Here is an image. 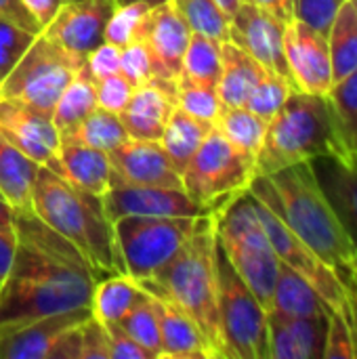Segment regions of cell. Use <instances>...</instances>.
<instances>
[{
	"label": "cell",
	"mask_w": 357,
	"mask_h": 359,
	"mask_svg": "<svg viewBox=\"0 0 357 359\" xmlns=\"http://www.w3.org/2000/svg\"><path fill=\"white\" fill-rule=\"evenodd\" d=\"M217 242L231 267L246 282L263 309L269 313L274 303V288L280 269V259L255 212L248 189L215 212Z\"/></svg>",
	"instance_id": "obj_6"
},
{
	"label": "cell",
	"mask_w": 357,
	"mask_h": 359,
	"mask_svg": "<svg viewBox=\"0 0 357 359\" xmlns=\"http://www.w3.org/2000/svg\"><path fill=\"white\" fill-rule=\"evenodd\" d=\"M267 124L269 120L252 114L246 107H223L219 118L215 120V126L231 143V147L255 164L267 135Z\"/></svg>",
	"instance_id": "obj_30"
},
{
	"label": "cell",
	"mask_w": 357,
	"mask_h": 359,
	"mask_svg": "<svg viewBox=\"0 0 357 359\" xmlns=\"http://www.w3.org/2000/svg\"><path fill=\"white\" fill-rule=\"evenodd\" d=\"M284 27L286 23L271 13L242 2L229 19V40L246 50L263 69L286 78L295 86L284 50Z\"/></svg>",
	"instance_id": "obj_12"
},
{
	"label": "cell",
	"mask_w": 357,
	"mask_h": 359,
	"mask_svg": "<svg viewBox=\"0 0 357 359\" xmlns=\"http://www.w3.org/2000/svg\"><path fill=\"white\" fill-rule=\"evenodd\" d=\"M107 156L112 170L124 181L183 189L181 172L173 166L160 141L128 137L120 147L112 149Z\"/></svg>",
	"instance_id": "obj_17"
},
{
	"label": "cell",
	"mask_w": 357,
	"mask_h": 359,
	"mask_svg": "<svg viewBox=\"0 0 357 359\" xmlns=\"http://www.w3.org/2000/svg\"><path fill=\"white\" fill-rule=\"evenodd\" d=\"M82 65L84 57L63 50L40 32L0 82V97L53 116L59 95Z\"/></svg>",
	"instance_id": "obj_9"
},
{
	"label": "cell",
	"mask_w": 357,
	"mask_h": 359,
	"mask_svg": "<svg viewBox=\"0 0 357 359\" xmlns=\"http://www.w3.org/2000/svg\"><path fill=\"white\" fill-rule=\"evenodd\" d=\"M32 208L38 219L80 250L97 282L124 273L114 223L105 217L99 196L74 187L46 166H38L32 187Z\"/></svg>",
	"instance_id": "obj_4"
},
{
	"label": "cell",
	"mask_w": 357,
	"mask_h": 359,
	"mask_svg": "<svg viewBox=\"0 0 357 359\" xmlns=\"http://www.w3.org/2000/svg\"><path fill=\"white\" fill-rule=\"evenodd\" d=\"M248 191L271 208L345 284L357 303V250L326 200L309 162L257 175Z\"/></svg>",
	"instance_id": "obj_2"
},
{
	"label": "cell",
	"mask_w": 357,
	"mask_h": 359,
	"mask_svg": "<svg viewBox=\"0 0 357 359\" xmlns=\"http://www.w3.org/2000/svg\"><path fill=\"white\" fill-rule=\"evenodd\" d=\"M21 2L29 11V15L36 19V23L40 25V32L53 19V15L59 11V6L63 4V0H21Z\"/></svg>",
	"instance_id": "obj_50"
},
{
	"label": "cell",
	"mask_w": 357,
	"mask_h": 359,
	"mask_svg": "<svg viewBox=\"0 0 357 359\" xmlns=\"http://www.w3.org/2000/svg\"><path fill=\"white\" fill-rule=\"evenodd\" d=\"M284 50L295 88L326 97L335 84L328 38L311 25L292 19L284 27Z\"/></svg>",
	"instance_id": "obj_13"
},
{
	"label": "cell",
	"mask_w": 357,
	"mask_h": 359,
	"mask_svg": "<svg viewBox=\"0 0 357 359\" xmlns=\"http://www.w3.org/2000/svg\"><path fill=\"white\" fill-rule=\"evenodd\" d=\"M219 324L225 359H269L267 311L217 242Z\"/></svg>",
	"instance_id": "obj_8"
},
{
	"label": "cell",
	"mask_w": 357,
	"mask_h": 359,
	"mask_svg": "<svg viewBox=\"0 0 357 359\" xmlns=\"http://www.w3.org/2000/svg\"><path fill=\"white\" fill-rule=\"evenodd\" d=\"M120 55H122V48L120 46L103 40L99 46H95L86 55L84 67L93 76V80H101V78L120 74Z\"/></svg>",
	"instance_id": "obj_45"
},
{
	"label": "cell",
	"mask_w": 357,
	"mask_h": 359,
	"mask_svg": "<svg viewBox=\"0 0 357 359\" xmlns=\"http://www.w3.org/2000/svg\"><path fill=\"white\" fill-rule=\"evenodd\" d=\"M324 359H357V347L353 332L343 316L328 311V332Z\"/></svg>",
	"instance_id": "obj_42"
},
{
	"label": "cell",
	"mask_w": 357,
	"mask_h": 359,
	"mask_svg": "<svg viewBox=\"0 0 357 359\" xmlns=\"http://www.w3.org/2000/svg\"><path fill=\"white\" fill-rule=\"evenodd\" d=\"M0 19L11 21L32 34H40V25L36 23V19L29 15V11L21 0H0Z\"/></svg>",
	"instance_id": "obj_48"
},
{
	"label": "cell",
	"mask_w": 357,
	"mask_h": 359,
	"mask_svg": "<svg viewBox=\"0 0 357 359\" xmlns=\"http://www.w3.org/2000/svg\"><path fill=\"white\" fill-rule=\"evenodd\" d=\"M143 288L139 282L128 278L126 273L103 278L95 284L93 299H90V311L97 322L103 326L107 324H120L122 318L133 309V305L143 297Z\"/></svg>",
	"instance_id": "obj_28"
},
{
	"label": "cell",
	"mask_w": 357,
	"mask_h": 359,
	"mask_svg": "<svg viewBox=\"0 0 357 359\" xmlns=\"http://www.w3.org/2000/svg\"><path fill=\"white\" fill-rule=\"evenodd\" d=\"M63 2H67V0H63ZM112 2H114V4H118V0H112Z\"/></svg>",
	"instance_id": "obj_56"
},
{
	"label": "cell",
	"mask_w": 357,
	"mask_h": 359,
	"mask_svg": "<svg viewBox=\"0 0 357 359\" xmlns=\"http://www.w3.org/2000/svg\"><path fill=\"white\" fill-rule=\"evenodd\" d=\"M15 248H17V236L15 229H4L0 227V286L4 284L8 269L13 265V257H15Z\"/></svg>",
	"instance_id": "obj_49"
},
{
	"label": "cell",
	"mask_w": 357,
	"mask_h": 359,
	"mask_svg": "<svg viewBox=\"0 0 357 359\" xmlns=\"http://www.w3.org/2000/svg\"><path fill=\"white\" fill-rule=\"evenodd\" d=\"M120 74L137 88L149 80H154V67L151 57L143 40L133 42L128 46H122L120 55Z\"/></svg>",
	"instance_id": "obj_41"
},
{
	"label": "cell",
	"mask_w": 357,
	"mask_h": 359,
	"mask_svg": "<svg viewBox=\"0 0 357 359\" xmlns=\"http://www.w3.org/2000/svg\"><path fill=\"white\" fill-rule=\"evenodd\" d=\"M191 32L204 34L219 44L229 40V17L217 0H173Z\"/></svg>",
	"instance_id": "obj_37"
},
{
	"label": "cell",
	"mask_w": 357,
	"mask_h": 359,
	"mask_svg": "<svg viewBox=\"0 0 357 359\" xmlns=\"http://www.w3.org/2000/svg\"><path fill=\"white\" fill-rule=\"evenodd\" d=\"M38 164L0 130V191L15 212H29Z\"/></svg>",
	"instance_id": "obj_25"
},
{
	"label": "cell",
	"mask_w": 357,
	"mask_h": 359,
	"mask_svg": "<svg viewBox=\"0 0 357 359\" xmlns=\"http://www.w3.org/2000/svg\"><path fill=\"white\" fill-rule=\"evenodd\" d=\"M149 294L168 299L185 311L202 334L210 359H225L219 324L217 219L202 215L177 255L149 280L139 282Z\"/></svg>",
	"instance_id": "obj_3"
},
{
	"label": "cell",
	"mask_w": 357,
	"mask_h": 359,
	"mask_svg": "<svg viewBox=\"0 0 357 359\" xmlns=\"http://www.w3.org/2000/svg\"><path fill=\"white\" fill-rule=\"evenodd\" d=\"M349 2H351V6H353V11H356V13H357V0H349Z\"/></svg>",
	"instance_id": "obj_55"
},
{
	"label": "cell",
	"mask_w": 357,
	"mask_h": 359,
	"mask_svg": "<svg viewBox=\"0 0 357 359\" xmlns=\"http://www.w3.org/2000/svg\"><path fill=\"white\" fill-rule=\"evenodd\" d=\"M80 359H109L105 326L93 316L80 326Z\"/></svg>",
	"instance_id": "obj_46"
},
{
	"label": "cell",
	"mask_w": 357,
	"mask_h": 359,
	"mask_svg": "<svg viewBox=\"0 0 357 359\" xmlns=\"http://www.w3.org/2000/svg\"><path fill=\"white\" fill-rule=\"evenodd\" d=\"M316 158L347 160L351 154L341 139L328 95L295 90L269 120L255 170L257 175H271Z\"/></svg>",
	"instance_id": "obj_5"
},
{
	"label": "cell",
	"mask_w": 357,
	"mask_h": 359,
	"mask_svg": "<svg viewBox=\"0 0 357 359\" xmlns=\"http://www.w3.org/2000/svg\"><path fill=\"white\" fill-rule=\"evenodd\" d=\"M177 105V82L149 80L137 88L120 114V120L133 139L160 141L166 120Z\"/></svg>",
	"instance_id": "obj_18"
},
{
	"label": "cell",
	"mask_w": 357,
	"mask_h": 359,
	"mask_svg": "<svg viewBox=\"0 0 357 359\" xmlns=\"http://www.w3.org/2000/svg\"><path fill=\"white\" fill-rule=\"evenodd\" d=\"M128 139V133L120 120V116L105 111L101 107L93 109L86 118L69 126L61 133V143L84 145L93 149H101L109 154L112 149L120 147Z\"/></svg>",
	"instance_id": "obj_29"
},
{
	"label": "cell",
	"mask_w": 357,
	"mask_h": 359,
	"mask_svg": "<svg viewBox=\"0 0 357 359\" xmlns=\"http://www.w3.org/2000/svg\"><path fill=\"white\" fill-rule=\"evenodd\" d=\"M328 101L347 151L357 156V69L332 84Z\"/></svg>",
	"instance_id": "obj_34"
},
{
	"label": "cell",
	"mask_w": 357,
	"mask_h": 359,
	"mask_svg": "<svg viewBox=\"0 0 357 359\" xmlns=\"http://www.w3.org/2000/svg\"><path fill=\"white\" fill-rule=\"evenodd\" d=\"M0 130L38 166L57 170L61 135L48 114L0 97Z\"/></svg>",
	"instance_id": "obj_15"
},
{
	"label": "cell",
	"mask_w": 357,
	"mask_h": 359,
	"mask_svg": "<svg viewBox=\"0 0 357 359\" xmlns=\"http://www.w3.org/2000/svg\"><path fill=\"white\" fill-rule=\"evenodd\" d=\"M189 38H191V29L181 17V13L177 11L173 0L149 8L143 42L151 57L154 78L177 82Z\"/></svg>",
	"instance_id": "obj_16"
},
{
	"label": "cell",
	"mask_w": 357,
	"mask_h": 359,
	"mask_svg": "<svg viewBox=\"0 0 357 359\" xmlns=\"http://www.w3.org/2000/svg\"><path fill=\"white\" fill-rule=\"evenodd\" d=\"M151 4L143 2V0H133V2H120L114 6L105 32H103V40L112 42L116 46H128L133 42L143 40V32H145V23H147V15H149Z\"/></svg>",
	"instance_id": "obj_35"
},
{
	"label": "cell",
	"mask_w": 357,
	"mask_h": 359,
	"mask_svg": "<svg viewBox=\"0 0 357 359\" xmlns=\"http://www.w3.org/2000/svg\"><path fill=\"white\" fill-rule=\"evenodd\" d=\"M107 345H109V359H154V355L143 349L120 324H107Z\"/></svg>",
	"instance_id": "obj_47"
},
{
	"label": "cell",
	"mask_w": 357,
	"mask_h": 359,
	"mask_svg": "<svg viewBox=\"0 0 357 359\" xmlns=\"http://www.w3.org/2000/svg\"><path fill=\"white\" fill-rule=\"evenodd\" d=\"M120 326L143 347L147 349L154 359H160L162 353V341H160V318L156 309V301L149 292H143V297L133 305V309L122 318Z\"/></svg>",
	"instance_id": "obj_36"
},
{
	"label": "cell",
	"mask_w": 357,
	"mask_h": 359,
	"mask_svg": "<svg viewBox=\"0 0 357 359\" xmlns=\"http://www.w3.org/2000/svg\"><path fill=\"white\" fill-rule=\"evenodd\" d=\"M271 311L288 318H322L328 316L330 309L301 273L280 261Z\"/></svg>",
	"instance_id": "obj_26"
},
{
	"label": "cell",
	"mask_w": 357,
	"mask_h": 359,
	"mask_svg": "<svg viewBox=\"0 0 357 359\" xmlns=\"http://www.w3.org/2000/svg\"><path fill=\"white\" fill-rule=\"evenodd\" d=\"M120 2H133V0H118V4ZM143 2H147V4H151V6H156V4H162V2H168V0H143Z\"/></svg>",
	"instance_id": "obj_54"
},
{
	"label": "cell",
	"mask_w": 357,
	"mask_h": 359,
	"mask_svg": "<svg viewBox=\"0 0 357 359\" xmlns=\"http://www.w3.org/2000/svg\"><path fill=\"white\" fill-rule=\"evenodd\" d=\"M55 172L61 175L74 187L101 198L109 187L112 164H109V156L101 149L61 143Z\"/></svg>",
	"instance_id": "obj_22"
},
{
	"label": "cell",
	"mask_w": 357,
	"mask_h": 359,
	"mask_svg": "<svg viewBox=\"0 0 357 359\" xmlns=\"http://www.w3.org/2000/svg\"><path fill=\"white\" fill-rule=\"evenodd\" d=\"M0 227L4 229H15V210L8 204V200L0 191Z\"/></svg>",
	"instance_id": "obj_52"
},
{
	"label": "cell",
	"mask_w": 357,
	"mask_h": 359,
	"mask_svg": "<svg viewBox=\"0 0 357 359\" xmlns=\"http://www.w3.org/2000/svg\"><path fill=\"white\" fill-rule=\"evenodd\" d=\"M17 248L0 286V337L42 318L90 307L97 278L61 233L29 212H15Z\"/></svg>",
	"instance_id": "obj_1"
},
{
	"label": "cell",
	"mask_w": 357,
	"mask_h": 359,
	"mask_svg": "<svg viewBox=\"0 0 357 359\" xmlns=\"http://www.w3.org/2000/svg\"><path fill=\"white\" fill-rule=\"evenodd\" d=\"M36 34L0 19V82L15 67L19 57L27 50Z\"/></svg>",
	"instance_id": "obj_40"
},
{
	"label": "cell",
	"mask_w": 357,
	"mask_h": 359,
	"mask_svg": "<svg viewBox=\"0 0 357 359\" xmlns=\"http://www.w3.org/2000/svg\"><path fill=\"white\" fill-rule=\"evenodd\" d=\"M255 177V162L234 149L217 126L210 128L181 172L185 194L208 215L223 210L242 196Z\"/></svg>",
	"instance_id": "obj_7"
},
{
	"label": "cell",
	"mask_w": 357,
	"mask_h": 359,
	"mask_svg": "<svg viewBox=\"0 0 357 359\" xmlns=\"http://www.w3.org/2000/svg\"><path fill=\"white\" fill-rule=\"evenodd\" d=\"M103 212L114 223L120 217H202L208 215L185 189L139 185L124 181L112 170L109 187L101 196Z\"/></svg>",
	"instance_id": "obj_11"
},
{
	"label": "cell",
	"mask_w": 357,
	"mask_h": 359,
	"mask_svg": "<svg viewBox=\"0 0 357 359\" xmlns=\"http://www.w3.org/2000/svg\"><path fill=\"white\" fill-rule=\"evenodd\" d=\"M179 76L217 88L221 76V44L204 34L191 32Z\"/></svg>",
	"instance_id": "obj_33"
},
{
	"label": "cell",
	"mask_w": 357,
	"mask_h": 359,
	"mask_svg": "<svg viewBox=\"0 0 357 359\" xmlns=\"http://www.w3.org/2000/svg\"><path fill=\"white\" fill-rule=\"evenodd\" d=\"M311 170L357 250V156L316 158Z\"/></svg>",
	"instance_id": "obj_21"
},
{
	"label": "cell",
	"mask_w": 357,
	"mask_h": 359,
	"mask_svg": "<svg viewBox=\"0 0 357 359\" xmlns=\"http://www.w3.org/2000/svg\"><path fill=\"white\" fill-rule=\"evenodd\" d=\"M328 46H330L332 76L335 82H339L357 69V13L349 0L341 4V8L332 19L328 32Z\"/></svg>",
	"instance_id": "obj_31"
},
{
	"label": "cell",
	"mask_w": 357,
	"mask_h": 359,
	"mask_svg": "<svg viewBox=\"0 0 357 359\" xmlns=\"http://www.w3.org/2000/svg\"><path fill=\"white\" fill-rule=\"evenodd\" d=\"M198 217H120L114 236L124 273L135 282L149 280L183 246Z\"/></svg>",
	"instance_id": "obj_10"
},
{
	"label": "cell",
	"mask_w": 357,
	"mask_h": 359,
	"mask_svg": "<svg viewBox=\"0 0 357 359\" xmlns=\"http://www.w3.org/2000/svg\"><path fill=\"white\" fill-rule=\"evenodd\" d=\"M244 2L255 4V6L271 13L282 23H288V21L295 19V4H292V0H244Z\"/></svg>",
	"instance_id": "obj_51"
},
{
	"label": "cell",
	"mask_w": 357,
	"mask_h": 359,
	"mask_svg": "<svg viewBox=\"0 0 357 359\" xmlns=\"http://www.w3.org/2000/svg\"><path fill=\"white\" fill-rule=\"evenodd\" d=\"M297 88L286 78H282V76L265 69V74L261 76V80L257 82V86L248 95L244 107L250 109L252 114L265 118V120H271L282 109V105L286 103V99Z\"/></svg>",
	"instance_id": "obj_38"
},
{
	"label": "cell",
	"mask_w": 357,
	"mask_h": 359,
	"mask_svg": "<svg viewBox=\"0 0 357 359\" xmlns=\"http://www.w3.org/2000/svg\"><path fill=\"white\" fill-rule=\"evenodd\" d=\"M269 359H324L328 316L288 318L267 313Z\"/></svg>",
	"instance_id": "obj_19"
},
{
	"label": "cell",
	"mask_w": 357,
	"mask_h": 359,
	"mask_svg": "<svg viewBox=\"0 0 357 359\" xmlns=\"http://www.w3.org/2000/svg\"><path fill=\"white\" fill-rule=\"evenodd\" d=\"M114 6L112 0H67L42 27V34L63 50L86 59L103 42Z\"/></svg>",
	"instance_id": "obj_14"
},
{
	"label": "cell",
	"mask_w": 357,
	"mask_h": 359,
	"mask_svg": "<svg viewBox=\"0 0 357 359\" xmlns=\"http://www.w3.org/2000/svg\"><path fill=\"white\" fill-rule=\"evenodd\" d=\"M93 109H97V88L93 76L82 65L78 74L69 80V84L59 95L55 109H53V124L57 126L59 135L86 118Z\"/></svg>",
	"instance_id": "obj_32"
},
{
	"label": "cell",
	"mask_w": 357,
	"mask_h": 359,
	"mask_svg": "<svg viewBox=\"0 0 357 359\" xmlns=\"http://www.w3.org/2000/svg\"><path fill=\"white\" fill-rule=\"evenodd\" d=\"M345 0H292L295 4V19L311 25L314 29L322 32L328 38L332 19Z\"/></svg>",
	"instance_id": "obj_43"
},
{
	"label": "cell",
	"mask_w": 357,
	"mask_h": 359,
	"mask_svg": "<svg viewBox=\"0 0 357 359\" xmlns=\"http://www.w3.org/2000/svg\"><path fill=\"white\" fill-rule=\"evenodd\" d=\"M242 2H244V0H217V4L221 6V11H223L229 19L236 15V11L242 6Z\"/></svg>",
	"instance_id": "obj_53"
},
{
	"label": "cell",
	"mask_w": 357,
	"mask_h": 359,
	"mask_svg": "<svg viewBox=\"0 0 357 359\" xmlns=\"http://www.w3.org/2000/svg\"><path fill=\"white\" fill-rule=\"evenodd\" d=\"M90 316V307H82L21 326L0 337V359H48L50 349L63 337V332L86 322Z\"/></svg>",
	"instance_id": "obj_20"
},
{
	"label": "cell",
	"mask_w": 357,
	"mask_h": 359,
	"mask_svg": "<svg viewBox=\"0 0 357 359\" xmlns=\"http://www.w3.org/2000/svg\"><path fill=\"white\" fill-rule=\"evenodd\" d=\"M95 88H97V107L120 116L135 86L122 74H114V76L95 80Z\"/></svg>",
	"instance_id": "obj_44"
},
{
	"label": "cell",
	"mask_w": 357,
	"mask_h": 359,
	"mask_svg": "<svg viewBox=\"0 0 357 359\" xmlns=\"http://www.w3.org/2000/svg\"><path fill=\"white\" fill-rule=\"evenodd\" d=\"M160 318V359H210L200 330L191 318L168 299L151 294Z\"/></svg>",
	"instance_id": "obj_23"
},
{
	"label": "cell",
	"mask_w": 357,
	"mask_h": 359,
	"mask_svg": "<svg viewBox=\"0 0 357 359\" xmlns=\"http://www.w3.org/2000/svg\"><path fill=\"white\" fill-rule=\"evenodd\" d=\"M265 69L231 40L221 44V76L217 93L223 107H244L248 95L261 80Z\"/></svg>",
	"instance_id": "obj_24"
},
{
	"label": "cell",
	"mask_w": 357,
	"mask_h": 359,
	"mask_svg": "<svg viewBox=\"0 0 357 359\" xmlns=\"http://www.w3.org/2000/svg\"><path fill=\"white\" fill-rule=\"evenodd\" d=\"M215 124L194 118L187 111H183L179 105L173 107L164 133L160 137V145L164 147L166 156L170 158L173 166L183 172L185 166L189 164V160L194 158V154L198 151V147L202 145V141L206 139V135L210 133Z\"/></svg>",
	"instance_id": "obj_27"
},
{
	"label": "cell",
	"mask_w": 357,
	"mask_h": 359,
	"mask_svg": "<svg viewBox=\"0 0 357 359\" xmlns=\"http://www.w3.org/2000/svg\"><path fill=\"white\" fill-rule=\"evenodd\" d=\"M177 105L183 111H187L189 116L213 122V124L223 109L217 88L206 86V84H198V82L187 80L183 76L177 78Z\"/></svg>",
	"instance_id": "obj_39"
}]
</instances>
